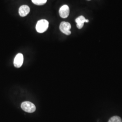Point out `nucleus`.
<instances>
[{
	"label": "nucleus",
	"instance_id": "nucleus-7",
	"mask_svg": "<svg viewBox=\"0 0 122 122\" xmlns=\"http://www.w3.org/2000/svg\"><path fill=\"white\" fill-rule=\"evenodd\" d=\"M75 21L77 24L76 26L79 29H81L83 27L84 23L89 22V20L86 19V18L82 15H81L78 17L76 19Z\"/></svg>",
	"mask_w": 122,
	"mask_h": 122
},
{
	"label": "nucleus",
	"instance_id": "nucleus-3",
	"mask_svg": "<svg viewBox=\"0 0 122 122\" xmlns=\"http://www.w3.org/2000/svg\"><path fill=\"white\" fill-rule=\"evenodd\" d=\"M59 29L62 33L66 35H70L71 34V32L70 31L71 25L68 22L65 21L61 22L59 26Z\"/></svg>",
	"mask_w": 122,
	"mask_h": 122
},
{
	"label": "nucleus",
	"instance_id": "nucleus-10",
	"mask_svg": "<svg viewBox=\"0 0 122 122\" xmlns=\"http://www.w3.org/2000/svg\"></svg>",
	"mask_w": 122,
	"mask_h": 122
},
{
	"label": "nucleus",
	"instance_id": "nucleus-1",
	"mask_svg": "<svg viewBox=\"0 0 122 122\" xmlns=\"http://www.w3.org/2000/svg\"><path fill=\"white\" fill-rule=\"evenodd\" d=\"M48 25V21L46 20L42 19L37 22L36 25V30L39 33H43L47 30Z\"/></svg>",
	"mask_w": 122,
	"mask_h": 122
},
{
	"label": "nucleus",
	"instance_id": "nucleus-6",
	"mask_svg": "<svg viewBox=\"0 0 122 122\" xmlns=\"http://www.w3.org/2000/svg\"><path fill=\"white\" fill-rule=\"evenodd\" d=\"M30 12V8L27 5H23L21 6L19 10V13L20 16L25 17Z\"/></svg>",
	"mask_w": 122,
	"mask_h": 122
},
{
	"label": "nucleus",
	"instance_id": "nucleus-2",
	"mask_svg": "<svg viewBox=\"0 0 122 122\" xmlns=\"http://www.w3.org/2000/svg\"><path fill=\"white\" fill-rule=\"evenodd\" d=\"M21 107L24 111L29 113H33L36 110L35 105L29 101L23 102L21 105Z\"/></svg>",
	"mask_w": 122,
	"mask_h": 122
},
{
	"label": "nucleus",
	"instance_id": "nucleus-9",
	"mask_svg": "<svg viewBox=\"0 0 122 122\" xmlns=\"http://www.w3.org/2000/svg\"><path fill=\"white\" fill-rule=\"evenodd\" d=\"M108 122H122V120L120 117L115 116L110 118Z\"/></svg>",
	"mask_w": 122,
	"mask_h": 122
},
{
	"label": "nucleus",
	"instance_id": "nucleus-8",
	"mask_svg": "<svg viewBox=\"0 0 122 122\" xmlns=\"http://www.w3.org/2000/svg\"><path fill=\"white\" fill-rule=\"evenodd\" d=\"M47 0H32V2L34 4L38 5H42L45 4Z\"/></svg>",
	"mask_w": 122,
	"mask_h": 122
},
{
	"label": "nucleus",
	"instance_id": "nucleus-4",
	"mask_svg": "<svg viewBox=\"0 0 122 122\" xmlns=\"http://www.w3.org/2000/svg\"><path fill=\"white\" fill-rule=\"evenodd\" d=\"M24 61V57L22 53H19L15 57L14 65L16 68H20L22 66Z\"/></svg>",
	"mask_w": 122,
	"mask_h": 122
},
{
	"label": "nucleus",
	"instance_id": "nucleus-5",
	"mask_svg": "<svg viewBox=\"0 0 122 122\" xmlns=\"http://www.w3.org/2000/svg\"><path fill=\"white\" fill-rule=\"evenodd\" d=\"M69 7L66 5H62L59 10V15L62 18H66L69 15Z\"/></svg>",
	"mask_w": 122,
	"mask_h": 122
}]
</instances>
